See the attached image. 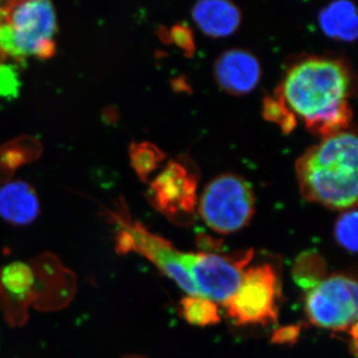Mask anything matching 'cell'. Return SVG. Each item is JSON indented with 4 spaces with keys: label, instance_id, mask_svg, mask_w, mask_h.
<instances>
[{
    "label": "cell",
    "instance_id": "14",
    "mask_svg": "<svg viewBox=\"0 0 358 358\" xmlns=\"http://www.w3.org/2000/svg\"><path fill=\"white\" fill-rule=\"evenodd\" d=\"M322 31L331 38L353 41L357 37V14L352 2L338 0L322 9L319 15Z\"/></svg>",
    "mask_w": 358,
    "mask_h": 358
},
{
    "label": "cell",
    "instance_id": "5",
    "mask_svg": "<svg viewBox=\"0 0 358 358\" xmlns=\"http://www.w3.org/2000/svg\"><path fill=\"white\" fill-rule=\"evenodd\" d=\"M199 213L206 225L222 234L241 230L254 214L251 186L240 176L223 174L205 187Z\"/></svg>",
    "mask_w": 358,
    "mask_h": 358
},
{
    "label": "cell",
    "instance_id": "4",
    "mask_svg": "<svg viewBox=\"0 0 358 358\" xmlns=\"http://www.w3.org/2000/svg\"><path fill=\"white\" fill-rule=\"evenodd\" d=\"M117 226L115 251L119 255L136 252L145 257L157 268L173 279L190 296H199L196 287L185 265V253L174 248L164 238L145 229L141 223L134 222L126 211L110 214Z\"/></svg>",
    "mask_w": 358,
    "mask_h": 358
},
{
    "label": "cell",
    "instance_id": "19",
    "mask_svg": "<svg viewBox=\"0 0 358 358\" xmlns=\"http://www.w3.org/2000/svg\"><path fill=\"white\" fill-rule=\"evenodd\" d=\"M20 68L11 61L0 60V98L13 100L21 89Z\"/></svg>",
    "mask_w": 358,
    "mask_h": 358
},
{
    "label": "cell",
    "instance_id": "6",
    "mask_svg": "<svg viewBox=\"0 0 358 358\" xmlns=\"http://www.w3.org/2000/svg\"><path fill=\"white\" fill-rule=\"evenodd\" d=\"M2 9L13 27L16 44L25 57L36 56L48 59L54 56L57 20L51 2L9 1L2 3Z\"/></svg>",
    "mask_w": 358,
    "mask_h": 358
},
{
    "label": "cell",
    "instance_id": "16",
    "mask_svg": "<svg viewBox=\"0 0 358 358\" xmlns=\"http://www.w3.org/2000/svg\"><path fill=\"white\" fill-rule=\"evenodd\" d=\"M131 166L143 181H147L164 159V152L150 143H134L129 147Z\"/></svg>",
    "mask_w": 358,
    "mask_h": 358
},
{
    "label": "cell",
    "instance_id": "12",
    "mask_svg": "<svg viewBox=\"0 0 358 358\" xmlns=\"http://www.w3.org/2000/svg\"><path fill=\"white\" fill-rule=\"evenodd\" d=\"M40 204L36 192L24 181L7 183L0 189V217L14 226H25L36 220Z\"/></svg>",
    "mask_w": 358,
    "mask_h": 358
},
{
    "label": "cell",
    "instance_id": "11",
    "mask_svg": "<svg viewBox=\"0 0 358 358\" xmlns=\"http://www.w3.org/2000/svg\"><path fill=\"white\" fill-rule=\"evenodd\" d=\"M214 73L221 88L233 95H244L258 85L262 70L253 54L243 49H230L219 56Z\"/></svg>",
    "mask_w": 358,
    "mask_h": 358
},
{
    "label": "cell",
    "instance_id": "13",
    "mask_svg": "<svg viewBox=\"0 0 358 358\" xmlns=\"http://www.w3.org/2000/svg\"><path fill=\"white\" fill-rule=\"evenodd\" d=\"M192 17L202 32L211 37H226L241 22L240 9L227 0H201L192 9Z\"/></svg>",
    "mask_w": 358,
    "mask_h": 358
},
{
    "label": "cell",
    "instance_id": "1",
    "mask_svg": "<svg viewBox=\"0 0 358 358\" xmlns=\"http://www.w3.org/2000/svg\"><path fill=\"white\" fill-rule=\"evenodd\" d=\"M350 71L341 61L312 57L288 71L278 96L313 133L326 138L350 124Z\"/></svg>",
    "mask_w": 358,
    "mask_h": 358
},
{
    "label": "cell",
    "instance_id": "17",
    "mask_svg": "<svg viewBox=\"0 0 358 358\" xmlns=\"http://www.w3.org/2000/svg\"><path fill=\"white\" fill-rule=\"evenodd\" d=\"M336 242L348 252L357 250V212L355 209L341 214L334 226Z\"/></svg>",
    "mask_w": 358,
    "mask_h": 358
},
{
    "label": "cell",
    "instance_id": "21",
    "mask_svg": "<svg viewBox=\"0 0 358 358\" xmlns=\"http://www.w3.org/2000/svg\"><path fill=\"white\" fill-rule=\"evenodd\" d=\"M171 37L180 48L185 49L189 53H192V51L194 49L192 32L186 26H174L173 30H171Z\"/></svg>",
    "mask_w": 358,
    "mask_h": 358
},
{
    "label": "cell",
    "instance_id": "3",
    "mask_svg": "<svg viewBox=\"0 0 358 358\" xmlns=\"http://www.w3.org/2000/svg\"><path fill=\"white\" fill-rule=\"evenodd\" d=\"M357 138L350 131L326 136L296 162L301 193L310 201L348 209L357 200Z\"/></svg>",
    "mask_w": 358,
    "mask_h": 358
},
{
    "label": "cell",
    "instance_id": "18",
    "mask_svg": "<svg viewBox=\"0 0 358 358\" xmlns=\"http://www.w3.org/2000/svg\"><path fill=\"white\" fill-rule=\"evenodd\" d=\"M25 58L16 44L13 27L4 16L0 3V60L11 61L20 65L24 63Z\"/></svg>",
    "mask_w": 358,
    "mask_h": 358
},
{
    "label": "cell",
    "instance_id": "2",
    "mask_svg": "<svg viewBox=\"0 0 358 358\" xmlns=\"http://www.w3.org/2000/svg\"><path fill=\"white\" fill-rule=\"evenodd\" d=\"M76 293V274L51 252L0 265V313L13 329L25 326L30 308L58 312Z\"/></svg>",
    "mask_w": 358,
    "mask_h": 358
},
{
    "label": "cell",
    "instance_id": "8",
    "mask_svg": "<svg viewBox=\"0 0 358 358\" xmlns=\"http://www.w3.org/2000/svg\"><path fill=\"white\" fill-rule=\"evenodd\" d=\"M306 313L315 326L334 331L355 327L357 284L352 278L333 275L313 287L306 298Z\"/></svg>",
    "mask_w": 358,
    "mask_h": 358
},
{
    "label": "cell",
    "instance_id": "15",
    "mask_svg": "<svg viewBox=\"0 0 358 358\" xmlns=\"http://www.w3.org/2000/svg\"><path fill=\"white\" fill-rule=\"evenodd\" d=\"M180 306L183 317L193 326H213L220 322L217 306L213 301L200 296H187L181 301Z\"/></svg>",
    "mask_w": 358,
    "mask_h": 358
},
{
    "label": "cell",
    "instance_id": "7",
    "mask_svg": "<svg viewBox=\"0 0 358 358\" xmlns=\"http://www.w3.org/2000/svg\"><path fill=\"white\" fill-rule=\"evenodd\" d=\"M279 282L274 268L260 265L244 271L241 285L225 303L228 315L239 326L272 324L277 320Z\"/></svg>",
    "mask_w": 358,
    "mask_h": 358
},
{
    "label": "cell",
    "instance_id": "20",
    "mask_svg": "<svg viewBox=\"0 0 358 358\" xmlns=\"http://www.w3.org/2000/svg\"><path fill=\"white\" fill-rule=\"evenodd\" d=\"M264 115L266 119L279 124L286 133L294 128L296 115L286 107L279 96L277 99H266L264 103Z\"/></svg>",
    "mask_w": 358,
    "mask_h": 358
},
{
    "label": "cell",
    "instance_id": "10",
    "mask_svg": "<svg viewBox=\"0 0 358 358\" xmlns=\"http://www.w3.org/2000/svg\"><path fill=\"white\" fill-rule=\"evenodd\" d=\"M197 178L179 162H169L152 181L148 199L155 208L176 224L192 223L197 201Z\"/></svg>",
    "mask_w": 358,
    "mask_h": 358
},
{
    "label": "cell",
    "instance_id": "23",
    "mask_svg": "<svg viewBox=\"0 0 358 358\" xmlns=\"http://www.w3.org/2000/svg\"><path fill=\"white\" fill-rule=\"evenodd\" d=\"M300 333V329L296 327H284V329H278L275 333L273 341L278 343H294L296 336Z\"/></svg>",
    "mask_w": 358,
    "mask_h": 358
},
{
    "label": "cell",
    "instance_id": "9",
    "mask_svg": "<svg viewBox=\"0 0 358 358\" xmlns=\"http://www.w3.org/2000/svg\"><path fill=\"white\" fill-rule=\"evenodd\" d=\"M252 251L243 255L225 256L209 253H185L183 261L192 275L200 298L224 303L230 300L241 285L244 267Z\"/></svg>",
    "mask_w": 358,
    "mask_h": 358
},
{
    "label": "cell",
    "instance_id": "22",
    "mask_svg": "<svg viewBox=\"0 0 358 358\" xmlns=\"http://www.w3.org/2000/svg\"><path fill=\"white\" fill-rule=\"evenodd\" d=\"M0 162L4 164L7 169H15L20 164H24L26 157L22 152H18L15 148H6L1 152V157H0Z\"/></svg>",
    "mask_w": 358,
    "mask_h": 358
}]
</instances>
